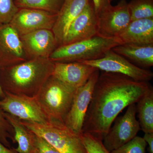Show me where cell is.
<instances>
[{"instance_id":"6da1fadb","label":"cell","mask_w":153,"mask_h":153,"mask_svg":"<svg viewBox=\"0 0 153 153\" xmlns=\"http://www.w3.org/2000/svg\"><path fill=\"white\" fill-rule=\"evenodd\" d=\"M152 86L123 74L102 71L94 86L82 133L102 140L119 114L136 103Z\"/></svg>"},{"instance_id":"7a4b0ae2","label":"cell","mask_w":153,"mask_h":153,"mask_svg":"<svg viewBox=\"0 0 153 153\" xmlns=\"http://www.w3.org/2000/svg\"><path fill=\"white\" fill-rule=\"evenodd\" d=\"M54 66L49 58H36L1 68L0 84L5 92L34 97L52 75Z\"/></svg>"},{"instance_id":"3957f363","label":"cell","mask_w":153,"mask_h":153,"mask_svg":"<svg viewBox=\"0 0 153 153\" xmlns=\"http://www.w3.org/2000/svg\"><path fill=\"white\" fill-rule=\"evenodd\" d=\"M123 44L119 38L98 36L57 47L49 59L54 62H82L100 59L114 47Z\"/></svg>"},{"instance_id":"277c9868","label":"cell","mask_w":153,"mask_h":153,"mask_svg":"<svg viewBox=\"0 0 153 153\" xmlns=\"http://www.w3.org/2000/svg\"><path fill=\"white\" fill-rule=\"evenodd\" d=\"M77 89L52 75L34 97L51 120L63 122Z\"/></svg>"},{"instance_id":"5b68a950","label":"cell","mask_w":153,"mask_h":153,"mask_svg":"<svg viewBox=\"0 0 153 153\" xmlns=\"http://www.w3.org/2000/svg\"><path fill=\"white\" fill-rule=\"evenodd\" d=\"M21 121L27 128L46 140L60 153H88L80 135L63 122L52 120L46 124H41Z\"/></svg>"},{"instance_id":"8992f818","label":"cell","mask_w":153,"mask_h":153,"mask_svg":"<svg viewBox=\"0 0 153 153\" xmlns=\"http://www.w3.org/2000/svg\"><path fill=\"white\" fill-rule=\"evenodd\" d=\"M4 92V97L0 100V108L4 112L23 121L46 124L52 121L35 97Z\"/></svg>"},{"instance_id":"52a82bcc","label":"cell","mask_w":153,"mask_h":153,"mask_svg":"<svg viewBox=\"0 0 153 153\" xmlns=\"http://www.w3.org/2000/svg\"><path fill=\"white\" fill-rule=\"evenodd\" d=\"M80 63L97 68L100 71L123 74L140 82H149L153 77L152 71L133 64L111 49L107 52L102 58Z\"/></svg>"},{"instance_id":"ba28073f","label":"cell","mask_w":153,"mask_h":153,"mask_svg":"<svg viewBox=\"0 0 153 153\" xmlns=\"http://www.w3.org/2000/svg\"><path fill=\"white\" fill-rule=\"evenodd\" d=\"M136 104L129 105L125 114L117 120L102 139V144L110 153L130 141L141 129L136 119Z\"/></svg>"},{"instance_id":"9c48e42d","label":"cell","mask_w":153,"mask_h":153,"mask_svg":"<svg viewBox=\"0 0 153 153\" xmlns=\"http://www.w3.org/2000/svg\"><path fill=\"white\" fill-rule=\"evenodd\" d=\"M100 71L97 69L85 85L77 88L71 107L63 120L65 125L78 134L82 133L85 115Z\"/></svg>"},{"instance_id":"30bf717a","label":"cell","mask_w":153,"mask_h":153,"mask_svg":"<svg viewBox=\"0 0 153 153\" xmlns=\"http://www.w3.org/2000/svg\"><path fill=\"white\" fill-rule=\"evenodd\" d=\"M97 18V36L105 38H119L131 22L125 0L116 6H110Z\"/></svg>"},{"instance_id":"8fae6325","label":"cell","mask_w":153,"mask_h":153,"mask_svg":"<svg viewBox=\"0 0 153 153\" xmlns=\"http://www.w3.org/2000/svg\"><path fill=\"white\" fill-rule=\"evenodd\" d=\"M57 16L37 9H19L10 24L21 36L39 30H52Z\"/></svg>"},{"instance_id":"7c38bea8","label":"cell","mask_w":153,"mask_h":153,"mask_svg":"<svg viewBox=\"0 0 153 153\" xmlns=\"http://www.w3.org/2000/svg\"><path fill=\"white\" fill-rule=\"evenodd\" d=\"M27 60L16 31L10 24L0 25V68Z\"/></svg>"},{"instance_id":"4fadbf2b","label":"cell","mask_w":153,"mask_h":153,"mask_svg":"<svg viewBox=\"0 0 153 153\" xmlns=\"http://www.w3.org/2000/svg\"><path fill=\"white\" fill-rule=\"evenodd\" d=\"M20 37L28 60L49 58L58 47L52 30H39Z\"/></svg>"},{"instance_id":"5bb4252c","label":"cell","mask_w":153,"mask_h":153,"mask_svg":"<svg viewBox=\"0 0 153 153\" xmlns=\"http://www.w3.org/2000/svg\"><path fill=\"white\" fill-rule=\"evenodd\" d=\"M97 18L91 0L68 29L62 45L90 39L97 36Z\"/></svg>"},{"instance_id":"9a60e30c","label":"cell","mask_w":153,"mask_h":153,"mask_svg":"<svg viewBox=\"0 0 153 153\" xmlns=\"http://www.w3.org/2000/svg\"><path fill=\"white\" fill-rule=\"evenodd\" d=\"M52 76L74 88L85 85L91 74L97 69L80 62H54Z\"/></svg>"},{"instance_id":"2e32d148","label":"cell","mask_w":153,"mask_h":153,"mask_svg":"<svg viewBox=\"0 0 153 153\" xmlns=\"http://www.w3.org/2000/svg\"><path fill=\"white\" fill-rule=\"evenodd\" d=\"M91 0H65L52 31L55 36L57 47L61 46L70 25L79 16Z\"/></svg>"},{"instance_id":"e0dca14e","label":"cell","mask_w":153,"mask_h":153,"mask_svg":"<svg viewBox=\"0 0 153 153\" xmlns=\"http://www.w3.org/2000/svg\"><path fill=\"white\" fill-rule=\"evenodd\" d=\"M119 38L123 44H153V18L131 21Z\"/></svg>"},{"instance_id":"ac0fdd59","label":"cell","mask_w":153,"mask_h":153,"mask_svg":"<svg viewBox=\"0 0 153 153\" xmlns=\"http://www.w3.org/2000/svg\"><path fill=\"white\" fill-rule=\"evenodd\" d=\"M113 52L143 67L153 65V44H123L114 47Z\"/></svg>"},{"instance_id":"d6986e66","label":"cell","mask_w":153,"mask_h":153,"mask_svg":"<svg viewBox=\"0 0 153 153\" xmlns=\"http://www.w3.org/2000/svg\"><path fill=\"white\" fill-rule=\"evenodd\" d=\"M4 114L14 131V143L18 146L14 149L18 153H34V133L16 117L4 112Z\"/></svg>"},{"instance_id":"ffe728a7","label":"cell","mask_w":153,"mask_h":153,"mask_svg":"<svg viewBox=\"0 0 153 153\" xmlns=\"http://www.w3.org/2000/svg\"><path fill=\"white\" fill-rule=\"evenodd\" d=\"M140 127L144 133H153V89L150 88L137 102Z\"/></svg>"},{"instance_id":"44dd1931","label":"cell","mask_w":153,"mask_h":153,"mask_svg":"<svg viewBox=\"0 0 153 153\" xmlns=\"http://www.w3.org/2000/svg\"><path fill=\"white\" fill-rule=\"evenodd\" d=\"M65 0H14L19 9L29 8L42 10L57 14Z\"/></svg>"},{"instance_id":"7402d4cb","label":"cell","mask_w":153,"mask_h":153,"mask_svg":"<svg viewBox=\"0 0 153 153\" xmlns=\"http://www.w3.org/2000/svg\"><path fill=\"white\" fill-rule=\"evenodd\" d=\"M128 5L131 21L153 18V0H132Z\"/></svg>"},{"instance_id":"603a6c76","label":"cell","mask_w":153,"mask_h":153,"mask_svg":"<svg viewBox=\"0 0 153 153\" xmlns=\"http://www.w3.org/2000/svg\"><path fill=\"white\" fill-rule=\"evenodd\" d=\"M83 145L88 153H110L102 144V140L88 133L80 135Z\"/></svg>"},{"instance_id":"cb8c5ba5","label":"cell","mask_w":153,"mask_h":153,"mask_svg":"<svg viewBox=\"0 0 153 153\" xmlns=\"http://www.w3.org/2000/svg\"><path fill=\"white\" fill-rule=\"evenodd\" d=\"M10 140L14 142L13 129L0 108V142L7 147L12 149Z\"/></svg>"},{"instance_id":"d4e9b609","label":"cell","mask_w":153,"mask_h":153,"mask_svg":"<svg viewBox=\"0 0 153 153\" xmlns=\"http://www.w3.org/2000/svg\"><path fill=\"white\" fill-rule=\"evenodd\" d=\"M19 10L14 0H0V25L10 24Z\"/></svg>"},{"instance_id":"484cf974","label":"cell","mask_w":153,"mask_h":153,"mask_svg":"<svg viewBox=\"0 0 153 153\" xmlns=\"http://www.w3.org/2000/svg\"><path fill=\"white\" fill-rule=\"evenodd\" d=\"M146 146L143 138L137 136L130 141L110 153H146Z\"/></svg>"},{"instance_id":"4316f807","label":"cell","mask_w":153,"mask_h":153,"mask_svg":"<svg viewBox=\"0 0 153 153\" xmlns=\"http://www.w3.org/2000/svg\"><path fill=\"white\" fill-rule=\"evenodd\" d=\"M34 153H60L46 140L34 133Z\"/></svg>"},{"instance_id":"83f0119b","label":"cell","mask_w":153,"mask_h":153,"mask_svg":"<svg viewBox=\"0 0 153 153\" xmlns=\"http://www.w3.org/2000/svg\"><path fill=\"white\" fill-rule=\"evenodd\" d=\"M93 3L94 7L97 16L102 11L111 5L113 0H91Z\"/></svg>"},{"instance_id":"f1b7e54d","label":"cell","mask_w":153,"mask_h":153,"mask_svg":"<svg viewBox=\"0 0 153 153\" xmlns=\"http://www.w3.org/2000/svg\"><path fill=\"white\" fill-rule=\"evenodd\" d=\"M147 144L148 145V151L149 153H153V133H145L143 137Z\"/></svg>"},{"instance_id":"f546056e","label":"cell","mask_w":153,"mask_h":153,"mask_svg":"<svg viewBox=\"0 0 153 153\" xmlns=\"http://www.w3.org/2000/svg\"><path fill=\"white\" fill-rule=\"evenodd\" d=\"M0 153H18L14 149L7 147L0 142Z\"/></svg>"},{"instance_id":"4dcf8cb0","label":"cell","mask_w":153,"mask_h":153,"mask_svg":"<svg viewBox=\"0 0 153 153\" xmlns=\"http://www.w3.org/2000/svg\"><path fill=\"white\" fill-rule=\"evenodd\" d=\"M5 94L4 91L3 90L1 86V84H0V100L2 99L4 97Z\"/></svg>"}]
</instances>
